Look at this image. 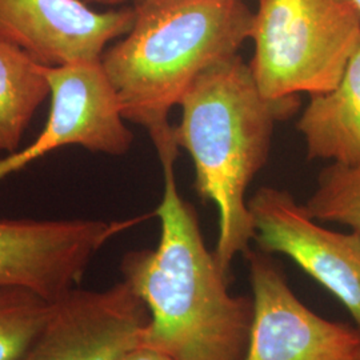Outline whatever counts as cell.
I'll return each mask as SVG.
<instances>
[{
  "mask_svg": "<svg viewBox=\"0 0 360 360\" xmlns=\"http://www.w3.org/2000/svg\"><path fill=\"white\" fill-rule=\"evenodd\" d=\"M352 1H354V4L360 10V0H352Z\"/></svg>",
  "mask_w": 360,
  "mask_h": 360,
  "instance_id": "cell-18",
  "label": "cell"
},
{
  "mask_svg": "<svg viewBox=\"0 0 360 360\" xmlns=\"http://www.w3.org/2000/svg\"><path fill=\"white\" fill-rule=\"evenodd\" d=\"M248 63L270 99L333 90L360 43L352 0H257Z\"/></svg>",
  "mask_w": 360,
  "mask_h": 360,
  "instance_id": "cell-4",
  "label": "cell"
},
{
  "mask_svg": "<svg viewBox=\"0 0 360 360\" xmlns=\"http://www.w3.org/2000/svg\"><path fill=\"white\" fill-rule=\"evenodd\" d=\"M296 127L309 160L360 163V43L333 90L314 95Z\"/></svg>",
  "mask_w": 360,
  "mask_h": 360,
  "instance_id": "cell-11",
  "label": "cell"
},
{
  "mask_svg": "<svg viewBox=\"0 0 360 360\" xmlns=\"http://www.w3.org/2000/svg\"><path fill=\"white\" fill-rule=\"evenodd\" d=\"M252 287L254 319L245 360H352L360 331L330 322L304 306L283 269L263 251L245 254Z\"/></svg>",
  "mask_w": 360,
  "mask_h": 360,
  "instance_id": "cell-8",
  "label": "cell"
},
{
  "mask_svg": "<svg viewBox=\"0 0 360 360\" xmlns=\"http://www.w3.org/2000/svg\"><path fill=\"white\" fill-rule=\"evenodd\" d=\"M159 160L165 181L154 212L159 243L129 251L120 263L123 281L150 312L141 345L172 360H245L254 300L230 292L229 271L207 248L195 208L178 191L176 156Z\"/></svg>",
  "mask_w": 360,
  "mask_h": 360,
  "instance_id": "cell-1",
  "label": "cell"
},
{
  "mask_svg": "<svg viewBox=\"0 0 360 360\" xmlns=\"http://www.w3.org/2000/svg\"><path fill=\"white\" fill-rule=\"evenodd\" d=\"M50 95L44 65L0 38V154L19 150L30 122Z\"/></svg>",
  "mask_w": 360,
  "mask_h": 360,
  "instance_id": "cell-12",
  "label": "cell"
},
{
  "mask_svg": "<svg viewBox=\"0 0 360 360\" xmlns=\"http://www.w3.org/2000/svg\"><path fill=\"white\" fill-rule=\"evenodd\" d=\"M129 32L102 65L127 122L147 129L158 155L179 153L169 112L207 70L239 53L251 35L245 0H139Z\"/></svg>",
  "mask_w": 360,
  "mask_h": 360,
  "instance_id": "cell-2",
  "label": "cell"
},
{
  "mask_svg": "<svg viewBox=\"0 0 360 360\" xmlns=\"http://www.w3.org/2000/svg\"><path fill=\"white\" fill-rule=\"evenodd\" d=\"M86 3L89 4H98V6H110V7H114V6H126V4H134L139 0H84Z\"/></svg>",
  "mask_w": 360,
  "mask_h": 360,
  "instance_id": "cell-16",
  "label": "cell"
},
{
  "mask_svg": "<svg viewBox=\"0 0 360 360\" xmlns=\"http://www.w3.org/2000/svg\"><path fill=\"white\" fill-rule=\"evenodd\" d=\"M299 105V96L266 98L239 53L207 70L180 101L175 141L193 160L196 193L218 210L215 255L226 271L254 240L245 195L270 158L275 126Z\"/></svg>",
  "mask_w": 360,
  "mask_h": 360,
  "instance_id": "cell-3",
  "label": "cell"
},
{
  "mask_svg": "<svg viewBox=\"0 0 360 360\" xmlns=\"http://www.w3.org/2000/svg\"><path fill=\"white\" fill-rule=\"evenodd\" d=\"M134 7L96 11L84 0H0V38L47 67L101 60L134 23Z\"/></svg>",
  "mask_w": 360,
  "mask_h": 360,
  "instance_id": "cell-10",
  "label": "cell"
},
{
  "mask_svg": "<svg viewBox=\"0 0 360 360\" xmlns=\"http://www.w3.org/2000/svg\"><path fill=\"white\" fill-rule=\"evenodd\" d=\"M0 219V285L53 302L79 287L92 259L144 219Z\"/></svg>",
  "mask_w": 360,
  "mask_h": 360,
  "instance_id": "cell-5",
  "label": "cell"
},
{
  "mask_svg": "<svg viewBox=\"0 0 360 360\" xmlns=\"http://www.w3.org/2000/svg\"><path fill=\"white\" fill-rule=\"evenodd\" d=\"M120 360H172L168 358L166 354L155 349V348L147 347L139 345L136 347L131 348L127 351Z\"/></svg>",
  "mask_w": 360,
  "mask_h": 360,
  "instance_id": "cell-15",
  "label": "cell"
},
{
  "mask_svg": "<svg viewBox=\"0 0 360 360\" xmlns=\"http://www.w3.org/2000/svg\"><path fill=\"white\" fill-rule=\"evenodd\" d=\"M304 207L318 221L343 224L360 235V163L324 168Z\"/></svg>",
  "mask_w": 360,
  "mask_h": 360,
  "instance_id": "cell-14",
  "label": "cell"
},
{
  "mask_svg": "<svg viewBox=\"0 0 360 360\" xmlns=\"http://www.w3.org/2000/svg\"><path fill=\"white\" fill-rule=\"evenodd\" d=\"M144 302L124 281L102 291L77 287L53 300L51 315L19 360H120L142 342Z\"/></svg>",
  "mask_w": 360,
  "mask_h": 360,
  "instance_id": "cell-9",
  "label": "cell"
},
{
  "mask_svg": "<svg viewBox=\"0 0 360 360\" xmlns=\"http://www.w3.org/2000/svg\"><path fill=\"white\" fill-rule=\"evenodd\" d=\"M44 74L51 90L46 126L30 146L0 158V180L67 146L111 156L129 153L134 135L126 124L102 59L60 67L44 65Z\"/></svg>",
  "mask_w": 360,
  "mask_h": 360,
  "instance_id": "cell-6",
  "label": "cell"
},
{
  "mask_svg": "<svg viewBox=\"0 0 360 360\" xmlns=\"http://www.w3.org/2000/svg\"><path fill=\"white\" fill-rule=\"evenodd\" d=\"M248 208L257 248L295 262L339 299L360 331L359 233L323 227L291 193L275 187H260Z\"/></svg>",
  "mask_w": 360,
  "mask_h": 360,
  "instance_id": "cell-7",
  "label": "cell"
},
{
  "mask_svg": "<svg viewBox=\"0 0 360 360\" xmlns=\"http://www.w3.org/2000/svg\"><path fill=\"white\" fill-rule=\"evenodd\" d=\"M53 302L20 287L0 285V360H19L51 315Z\"/></svg>",
  "mask_w": 360,
  "mask_h": 360,
  "instance_id": "cell-13",
  "label": "cell"
},
{
  "mask_svg": "<svg viewBox=\"0 0 360 360\" xmlns=\"http://www.w3.org/2000/svg\"><path fill=\"white\" fill-rule=\"evenodd\" d=\"M352 360H360V348L358 349V352H356V355L354 356V359Z\"/></svg>",
  "mask_w": 360,
  "mask_h": 360,
  "instance_id": "cell-17",
  "label": "cell"
}]
</instances>
